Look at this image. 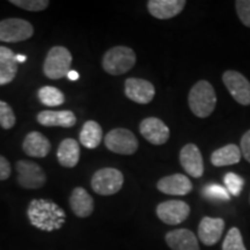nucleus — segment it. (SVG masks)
<instances>
[{
	"instance_id": "5",
	"label": "nucleus",
	"mask_w": 250,
	"mask_h": 250,
	"mask_svg": "<svg viewBox=\"0 0 250 250\" xmlns=\"http://www.w3.org/2000/svg\"><path fill=\"white\" fill-rule=\"evenodd\" d=\"M124 176L116 168H102L93 175L90 186L98 195L111 196L122 189Z\"/></svg>"
},
{
	"instance_id": "23",
	"label": "nucleus",
	"mask_w": 250,
	"mask_h": 250,
	"mask_svg": "<svg viewBox=\"0 0 250 250\" xmlns=\"http://www.w3.org/2000/svg\"><path fill=\"white\" fill-rule=\"evenodd\" d=\"M240 160H241V149L234 144H228L211 154V162L215 167L236 165Z\"/></svg>"
},
{
	"instance_id": "33",
	"label": "nucleus",
	"mask_w": 250,
	"mask_h": 250,
	"mask_svg": "<svg viewBox=\"0 0 250 250\" xmlns=\"http://www.w3.org/2000/svg\"><path fill=\"white\" fill-rule=\"evenodd\" d=\"M241 152L245 159L250 162V130L243 134L241 138Z\"/></svg>"
},
{
	"instance_id": "21",
	"label": "nucleus",
	"mask_w": 250,
	"mask_h": 250,
	"mask_svg": "<svg viewBox=\"0 0 250 250\" xmlns=\"http://www.w3.org/2000/svg\"><path fill=\"white\" fill-rule=\"evenodd\" d=\"M17 74V55L11 49L0 46V86L11 83Z\"/></svg>"
},
{
	"instance_id": "3",
	"label": "nucleus",
	"mask_w": 250,
	"mask_h": 250,
	"mask_svg": "<svg viewBox=\"0 0 250 250\" xmlns=\"http://www.w3.org/2000/svg\"><path fill=\"white\" fill-rule=\"evenodd\" d=\"M137 56L127 46H115L109 49L102 58L103 70L111 76H122L134 66Z\"/></svg>"
},
{
	"instance_id": "29",
	"label": "nucleus",
	"mask_w": 250,
	"mask_h": 250,
	"mask_svg": "<svg viewBox=\"0 0 250 250\" xmlns=\"http://www.w3.org/2000/svg\"><path fill=\"white\" fill-rule=\"evenodd\" d=\"M203 195L206 198L218 199V201H228L230 198V193L227 191L226 188L218 186V184H208L203 190Z\"/></svg>"
},
{
	"instance_id": "34",
	"label": "nucleus",
	"mask_w": 250,
	"mask_h": 250,
	"mask_svg": "<svg viewBox=\"0 0 250 250\" xmlns=\"http://www.w3.org/2000/svg\"><path fill=\"white\" fill-rule=\"evenodd\" d=\"M66 77H67L70 80H72V81H76V80L79 79V73H78L77 71L71 70V71L67 73Z\"/></svg>"
},
{
	"instance_id": "6",
	"label": "nucleus",
	"mask_w": 250,
	"mask_h": 250,
	"mask_svg": "<svg viewBox=\"0 0 250 250\" xmlns=\"http://www.w3.org/2000/svg\"><path fill=\"white\" fill-rule=\"evenodd\" d=\"M104 144L109 151L122 155H132L138 149V140L136 136L124 127L109 131L104 137Z\"/></svg>"
},
{
	"instance_id": "7",
	"label": "nucleus",
	"mask_w": 250,
	"mask_h": 250,
	"mask_svg": "<svg viewBox=\"0 0 250 250\" xmlns=\"http://www.w3.org/2000/svg\"><path fill=\"white\" fill-rule=\"evenodd\" d=\"M33 35V24L23 19L9 18L0 21V42H23L29 40Z\"/></svg>"
},
{
	"instance_id": "28",
	"label": "nucleus",
	"mask_w": 250,
	"mask_h": 250,
	"mask_svg": "<svg viewBox=\"0 0 250 250\" xmlns=\"http://www.w3.org/2000/svg\"><path fill=\"white\" fill-rule=\"evenodd\" d=\"M9 2L19 8H22L24 11L29 12L44 11L50 5L48 0H11Z\"/></svg>"
},
{
	"instance_id": "10",
	"label": "nucleus",
	"mask_w": 250,
	"mask_h": 250,
	"mask_svg": "<svg viewBox=\"0 0 250 250\" xmlns=\"http://www.w3.org/2000/svg\"><path fill=\"white\" fill-rule=\"evenodd\" d=\"M190 214V206L182 201H167L156 208V215L162 223L167 225H179L183 223Z\"/></svg>"
},
{
	"instance_id": "14",
	"label": "nucleus",
	"mask_w": 250,
	"mask_h": 250,
	"mask_svg": "<svg viewBox=\"0 0 250 250\" xmlns=\"http://www.w3.org/2000/svg\"><path fill=\"white\" fill-rule=\"evenodd\" d=\"M156 188L162 193L171 196H186L192 190V183L186 175L174 174L158 181Z\"/></svg>"
},
{
	"instance_id": "2",
	"label": "nucleus",
	"mask_w": 250,
	"mask_h": 250,
	"mask_svg": "<svg viewBox=\"0 0 250 250\" xmlns=\"http://www.w3.org/2000/svg\"><path fill=\"white\" fill-rule=\"evenodd\" d=\"M188 101L195 116L199 118L208 117L217 104V95L213 86L206 80L198 81L190 89Z\"/></svg>"
},
{
	"instance_id": "16",
	"label": "nucleus",
	"mask_w": 250,
	"mask_h": 250,
	"mask_svg": "<svg viewBox=\"0 0 250 250\" xmlns=\"http://www.w3.org/2000/svg\"><path fill=\"white\" fill-rule=\"evenodd\" d=\"M225 228L221 218L204 217L198 226V237L205 246H213L220 240Z\"/></svg>"
},
{
	"instance_id": "12",
	"label": "nucleus",
	"mask_w": 250,
	"mask_h": 250,
	"mask_svg": "<svg viewBox=\"0 0 250 250\" xmlns=\"http://www.w3.org/2000/svg\"><path fill=\"white\" fill-rule=\"evenodd\" d=\"M142 136L153 145H164L168 142L170 131L160 118L147 117L142 121L139 125Z\"/></svg>"
},
{
	"instance_id": "4",
	"label": "nucleus",
	"mask_w": 250,
	"mask_h": 250,
	"mask_svg": "<svg viewBox=\"0 0 250 250\" xmlns=\"http://www.w3.org/2000/svg\"><path fill=\"white\" fill-rule=\"evenodd\" d=\"M72 55L68 49L57 45L49 50L43 64V73L51 80H59L66 77L71 71Z\"/></svg>"
},
{
	"instance_id": "27",
	"label": "nucleus",
	"mask_w": 250,
	"mask_h": 250,
	"mask_svg": "<svg viewBox=\"0 0 250 250\" xmlns=\"http://www.w3.org/2000/svg\"><path fill=\"white\" fill-rule=\"evenodd\" d=\"M17 123V117L11 105L0 100V126L5 130H9Z\"/></svg>"
},
{
	"instance_id": "32",
	"label": "nucleus",
	"mask_w": 250,
	"mask_h": 250,
	"mask_svg": "<svg viewBox=\"0 0 250 250\" xmlns=\"http://www.w3.org/2000/svg\"><path fill=\"white\" fill-rule=\"evenodd\" d=\"M11 173H12V168L8 160L5 158V156L0 155V181L7 180L8 177L11 176Z\"/></svg>"
},
{
	"instance_id": "19",
	"label": "nucleus",
	"mask_w": 250,
	"mask_h": 250,
	"mask_svg": "<svg viewBox=\"0 0 250 250\" xmlns=\"http://www.w3.org/2000/svg\"><path fill=\"white\" fill-rule=\"evenodd\" d=\"M166 242L171 250H201L198 240L191 230L175 229L166 234Z\"/></svg>"
},
{
	"instance_id": "20",
	"label": "nucleus",
	"mask_w": 250,
	"mask_h": 250,
	"mask_svg": "<svg viewBox=\"0 0 250 250\" xmlns=\"http://www.w3.org/2000/svg\"><path fill=\"white\" fill-rule=\"evenodd\" d=\"M70 208L79 218H87L94 211V199L83 188L73 189L70 196Z\"/></svg>"
},
{
	"instance_id": "30",
	"label": "nucleus",
	"mask_w": 250,
	"mask_h": 250,
	"mask_svg": "<svg viewBox=\"0 0 250 250\" xmlns=\"http://www.w3.org/2000/svg\"><path fill=\"white\" fill-rule=\"evenodd\" d=\"M225 186H226L227 191L232 193L233 196H239L243 188V180L239 175L234 173H228L225 175Z\"/></svg>"
},
{
	"instance_id": "13",
	"label": "nucleus",
	"mask_w": 250,
	"mask_h": 250,
	"mask_svg": "<svg viewBox=\"0 0 250 250\" xmlns=\"http://www.w3.org/2000/svg\"><path fill=\"white\" fill-rule=\"evenodd\" d=\"M181 166L190 176L199 179L204 173V162L202 153L195 144H187L180 152Z\"/></svg>"
},
{
	"instance_id": "8",
	"label": "nucleus",
	"mask_w": 250,
	"mask_h": 250,
	"mask_svg": "<svg viewBox=\"0 0 250 250\" xmlns=\"http://www.w3.org/2000/svg\"><path fill=\"white\" fill-rule=\"evenodd\" d=\"M18 171V183L24 189H40L46 182V174L36 162L20 160L15 165Z\"/></svg>"
},
{
	"instance_id": "1",
	"label": "nucleus",
	"mask_w": 250,
	"mask_h": 250,
	"mask_svg": "<svg viewBox=\"0 0 250 250\" xmlns=\"http://www.w3.org/2000/svg\"><path fill=\"white\" fill-rule=\"evenodd\" d=\"M30 224L43 232H54L64 226L66 214L61 206L51 199H33L27 208Z\"/></svg>"
},
{
	"instance_id": "25",
	"label": "nucleus",
	"mask_w": 250,
	"mask_h": 250,
	"mask_svg": "<svg viewBox=\"0 0 250 250\" xmlns=\"http://www.w3.org/2000/svg\"><path fill=\"white\" fill-rule=\"evenodd\" d=\"M40 101L48 107H57L65 102V95L61 89L52 86H43L37 92Z\"/></svg>"
},
{
	"instance_id": "35",
	"label": "nucleus",
	"mask_w": 250,
	"mask_h": 250,
	"mask_svg": "<svg viewBox=\"0 0 250 250\" xmlns=\"http://www.w3.org/2000/svg\"><path fill=\"white\" fill-rule=\"evenodd\" d=\"M26 61H27L26 56H23V55H17V62H26Z\"/></svg>"
},
{
	"instance_id": "24",
	"label": "nucleus",
	"mask_w": 250,
	"mask_h": 250,
	"mask_svg": "<svg viewBox=\"0 0 250 250\" xmlns=\"http://www.w3.org/2000/svg\"><path fill=\"white\" fill-rule=\"evenodd\" d=\"M102 127L98 122L87 121L80 131L79 140L86 148H96L102 140Z\"/></svg>"
},
{
	"instance_id": "26",
	"label": "nucleus",
	"mask_w": 250,
	"mask_h": 250,
	"mask_svg": "<svg viewBox=\"0 0 250 250\" xmlns=\"http://www.w3.org/2000/svg\"><path fill=\"white\" fill-rule=\"evenodd\" d=\"M223 250H247L239 228H230L224 240Z\"/></svg>"
},
{
	"instance_id": "18",
	"label": "nucleus",
	"mask_w": 250,
	"mask_h": 250,
	"mask_svg": "<svg viewBox=\"0 0 250 250\" xmlns=\"http://www.w3.org/2000/svg\"><path fill=\"white\" fill-rule=\"evenodd\" d=\"M37 122L43 126L72 127L77 123V117L71 110H43L39 112Z\"/></svg>"
},
{
	"instance_id": "22",
	"label": "nucleus",
	"mask_w": 250,
	"mask_h": 250,
	"mask_svg": "<svg viewBox=\"0 0 250 250\" xmlns=\"http://www.w3.org/2000/svg\"><path fill=\"white\" fill-rule=\"evenodd\" d=\"M57 159L62 167L74 168L80 159V145L77 140L66 138L59 144Z\"/></svg>"
},
{
	"instance_id": "17",
	"label": "nucleus",
	"mask_w": 250,
	"mask_h": 250,
	"mask_svg": "<svg viewBox=\"0 0 250 250\" xmlns=\"http://www.w3.org/2000/svg\"><path fill=\"white\" fill-rule=\"evenodd\" d=\"M22 149L28 156H31V158H45L51 149V143L44 134L33 131L24 137Z\"/></svg>"
},
{
	"instance_id": "11",
	"label": "nucleus",
	"mask_w": 250,
	"mask_h": 250,
	"mask_svg": "<svg viewBox=\"0 0 250 250\" xmlns=\"http://www.w3.org/2000/svg\"><path fill=\"white\" fill-rule=\"evenodd\" d=\"M125 95L131 101L139 104H148L154 99L155 88L147 80L129 78L125 80Z\"/></svg>"
},
{
	"instance_id": "15",
	"label": "nucleus",
	"mask_w": 250,
	"mask_h": 250,
	"mask_svg": "<svg viewBox=\"0 0 250 250\" xmlns=\"http://www.w3.org/2000/svg\"><path fill=\"white\" fill-rule=\"evenodd\" d=\"M186 5L187 1L184 0H149L147 8L152 17L160 20H168L179 15Z\"/></svg>"
},
{
	"instance_id": "31",
	"label": "nucleus",
	"mask_w": 250,
	"mask_h": 250,
	"mask_svg": "<svg viewBox=\"0 0 250 250\" xmlns=\"http://www.w3.org/2000/svg\"><path fill=\"white\" fill-rule=\"evenodd\" d=\"M235 7L237 17L241 22L250 28V0H237Z\"/></svg>"
},
{
	"instance_id": "9",
	"label": "nucleus",
	"mask_w": 250,
	"mask_h": 250,
	"mask_svg": "<svg viewBox=\"0 0 250 250\" xmlns=\"http://www.w3.org/2000/svg\"><path fill=\"white\" fill-rule=\"evenodd\" d=\"M223 81L232 98L241 105H250V83L237 71L228 70L224 73Z\"/></svg>"
}]
</instances>
